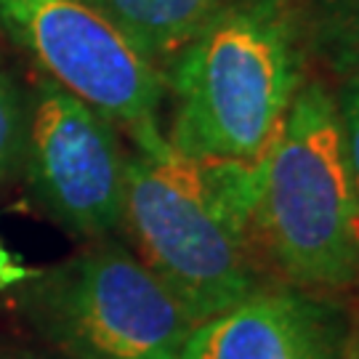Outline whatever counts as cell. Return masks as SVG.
I'll return each mask as SVG.
<instances>
[{
  "instance_id": "cell-1",
  "label": "cell",
  "mask_w": 359,
  "mask_h": 359,
  "mask_svg": "<svg viewBox=\"0 0 359 359\" xmlns=\"http://www.w3.org/2000/svg\"><path fill=\"white\" fill-rule=\"evenodd\" d=\"M258 163L194 157L168 139L126 157L123 224L197 325L258 290Z\"/></svg>"
},
{
  "instance_id": "cell-2",
  "label": "cell",
  "mask_w": 359,
  "mask_h": 359,
  "mask_svg": "<svg viewBox=\"0 0 359 359\" xmlns=\"http://www.w3.org/2000/svg\"><path fill=\"white\" fill-rule=\"evenodd\" d=\"M304 80V22L295 0H221L170 62L179 152L258 163Z\"/></svg>"
},
{
  "instance_id": "cell-3",
  "label": "cell",
  "mask_w": 359,
  "mask_h": 359,
  "mask_svg": "<svg viewBox=\"0 0 359 359\" xmlns=\"http://www.w3.org/2000/svg\"><path fill=\"white\" fill-rule=\"evenodd\" d=\"M253 231L293 285L359 280V197L338 104L322 83L301 86L258 163Z\"/></svg>"
},
{
  "instance_id": "cell-4",
  "label": "cell",
  "mask_w": 359,
  "mask_h": 359,
  "mask_svg": "<svg viewBox=\"0 0 359 359\" xmlns=\"http://www.w3.org/2000/svg\"><path fill=\"white\" fill-rule=\"evenodd\" d=\"M19 306L67 359H181L197 325L142 258L115 243L32 271Z\"/></svg>"
},
{
  "instance_id": "cell-5",
  "label": "cell",
  "mask_w": 359,
  "mask_h": 359,
  "mask_svg": "<svg viewBox=\"0 0 359 359\" xmlns=\"http://www.w3.org/2000/svg\"><path fill=\"white\" fill-rule=\"evenodd\" d=\"M0 29L48 80L126 130L136 149L165 142L160 67L90 0H0Z\"/></svg>"
},
{
  "instance_id": "cell-6",
  "label": "cell",
  "mask_w": 359,
  "mask_h": 359,
  "mask_svg": "<svg viewBox=\"0 0 359 359\" xmlns=\"http://www.w3.org/2000/svg\"><path fill=\"white\" fill-rule=\"evenodd\" d=\"M126 157L117 128L43 77L27 112L22 160L43 210L65 229L102 240L123 224Z\"/></svg>"
},
{
  "instance_id": "cell-7",
  "label": "cell",
  "mask_w": 359,
  "mask_h": 359,
  "mask_svg": "<svg viewBox=\"0 0 359 359\" xmlns=\"http://www.w3.org/2000/svg\"><path fill=\"white\" fill-rule=\"evenodd\" d=\"M338 306L298 290H256L194 325L181 359H333L346 338Z\"/></svg>"
},
{
  "instance_id": "cell-8",
  "label": "cell",
  "mask_w": 359,
  "mask_h": 359,
  "mask_svg": "<svg viewBox=\"0 0 359 359\" xmlns=\"http://www.w3.org/2000/svg\"><path fill=\"white\" fill-rule=\"evenodd\" d=\"M154 65H170L221 0H90Z\"/></svg>"
},
{
  "instance_id": "cell-9",
  "label": "cell",
  "mask_w": 359,
  "mask_h": 359,
  "mask_svg": "<svg viewBox=\"0 0 359 359\" xmlns=\"http://www.w3.org/2000/svg\"><path fill=\"white\" fill-rule=\"evenodd\" d=\"M314 38L341 75L359 80V0H333L314 27Z\"/></svg>"
},
{
  "instance_id": "cell-10",
  "label": "cell",
  "mask_w": 359,
  "mask_h": 359,
  "mask_svg": "<svg viewBox=\"0 0 359 359\" xmlns=\"http://www.w3.org/2000/svg\"><path fill=\"white\" fill-rule=\"evenodd\" d=\"M25 123L27 115L22 112V96L11 77L0 69V179L22 157Z\"/></svg>"
},
{
  "instance_id": "cell-11",
  "label": "cell",
  "mask_w": 359,
  "mask_h": 359,
  "mask_svg": "<svg viewBox=\"0 0 359 359\" xmlns=\"http://www.w3.org/2000/svg\"><path fill=\"white\" fill-rule=\"evenodd\" d=\"M335 104H338V115L344 126V144H346L351 179H354V189L359 197V80L346 77Z\"/></svg>"
},
{
  "instance_id": "cell-12",
  "label": "cell",
  "mask_w": 359,
  "mask_h": 359,
  "mask_svg": "<svg viewBox=\"0 0 359 359\" xmlns=\"http://www.w3.org/2000/svg\"><path fill=\"white\" fill-rule=\"evenodd\" d=\"M32 271L27 269L19 258L13 256L6 245L0 243V290L13 287V285H22Z\"/></svg>"
},
{
  "instance_id": "cell-13",
  "label": "cell",
  "mask_w": 359,
  "mask_h": 359,
  "mask_svg": "<svg viewBox=\"0 0 359 359\" xmlns=\"http://www.w3.org/2000/svg\"><path fill=\"white\" fill-rule=\"evenodd\" d=\"M333 359H359V335H346Z\"/></svg>"
}]
</instances>
